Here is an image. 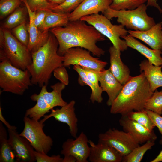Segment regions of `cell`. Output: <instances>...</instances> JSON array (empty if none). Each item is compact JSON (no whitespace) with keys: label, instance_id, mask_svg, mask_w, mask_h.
<instances>
[{"label":"cell","instance_id":"obj_17","mask_svg":"<svg viewBox=\"0 0 162 162\" xmlns=\"http://www.w3.org/2000/svg\"><path fill=\"white\" fill-rule=\"evenodd\" d=\"M110 0H84L78 7L70 14V21L80 20L85 16L102 13L110 7Z\"/></svg>","mask_w":162,"mask_h":162},{"label":"cell","instance_id":"obj_45","mask_svg":"<svg viewBox=\"0 0 162 162\" xmlns=\"http://www.w3.org/2000/svg\"><path fill=\"white\" fill-rule=\"evenodd\" d=\"M162 161V149L158 155L151 162H160Z\"/></svg>","mask_w":162,"mask_h":162},{"label":"cell","instance_id":"obj_14","mask_svg":"<svg viewBox=\"0 0 162 162\" xmlns=\"http://www.w3.org/2000/svg\"><path fill=\"white\" fill-rule=\"evenodd\" d=\"M90 148L88 159L91 162H121L123 157L115 149L105 143L95 144L89 140Z\"/></svg>","mask_w":162,"mask_h":162},{"label":"cell","instance_id":"obj_10","mask_svg":"<svg viewBox=\"0 0 162 162\" xmlns=\"http://www.w3.org/2000/svg\"><path fill=\"white\" fill-rule=\"evenodd\" d=\"M63 66L78 65L99 71L104 70L107 63L92 56L90 52L83 48L76 47L68 50L63 55Z\"/></svg>","mask_w":162,"mask_h":162},{"label":"cell","instance_id":"obj_27","mask_svg":"<svg viewBox=\"0 0 162 162\" xmlns=\"http://www.w3.org/2000/svg\"><path fill=\"white\" fill-rule=\"evenodd\" d=\"M69 14V13H56L48 9L43 31H49L50 28L66 26L70 21Z\"/></svg>","mask_w":162,"mask_h":162},{"label":"cell","instance_id":"obj_24","mask_svg":"<svg viewBox=\"0 0 162 162\" xmlns=\"http://www.w3.org/2000/svg\"><path fill=\"white\" fill-rule=\"evenodd\" d=\"M31 100L36 101V104L33 107L27 110L25 116H28L33 120L39 121L42 117L50 112L52 108L45 101L42 93H34L30 97Z\"/></svg>","mask_w":162,"mask_h":162},{"label":"cell","instance_id":"obj_21","mask_svg":"<svg viewBox=\"0 0 162 162\" xmlns=\"http://www.w3.org/2000/svg\"><path fill=\"white\" fill-rule=\"evenodd\" d=\"M121 38L125 40L128 47L138 51L153 65L162 66L161 50L151 49L129 34Z\"/></svg>","mask_w":162,"mask_h":162},{"label":"cell","instance_id":"obj_16","mask_svg":"<svg viewBox=\"0 0 162 162\" xmlns=\"http://www.w3.org/2000/svg\"><path fill=\"white\" fill-rule=\"evenodd\" d=\"M26 7L29 17V23L27 25L29 34L27 48L32 53L38 50L47 42L50 33L49 31H42L34 25V17L36 11H33L29 7L26 0H22Z\"/></svg>","mask_w":162,"mask_h":162},{"label":"cell","instance_id":"obj_8","mask_svg":"<svg viewBox=\"0 0 162 162\" xmlns=\"http://www.w3.org/2000/svg\"><path fill=\"white\" fill-rule=\"evenodd\" d=\"M23 121L24 128L20 135L29 142L35 151L47 154L52 148L53 141L44 131L43 124L25 116Z\"/></svg>","mask_w":162,"mask_h":162},{"label":"cell","instance_id":"obj_13","mask_svg":"<svg viewBox=\"0 0 162 162\" xmlns=\"http://www.w3.org/2000/svg\"><path fill=\"white\" fill-rule=\"evenodd\" d=\"M75 100H72L60 109H51V113L44 115L40 122L44 124L47 119L53 117L56 120L66 123L69 126L71 135L75 138H76L78 119L75 112Z\"/></svg>","mask_w":162,"mask_h":162},{"label":"cell","instance_id":"obj_22","mask_svg":"<svg viewBox=\"0 0 162 162\" xmlns=\"http://www.w3.org/2000/svg\"><path fill=\"white\" fill-rule=\"evenodd\" d=\"M139 66L140 72L144 73L152 92L162 87V66L154 65L147 59L142 61Z\"/></svg>","mask_w":162,"mask_h":162},{"label":"cell","instance_id":"obj_19","mask_svg":"<svg viewBox=\"0 0 162 162\" xmlns=\"http://www.w3.org/2000/svg\"><path fill=\"white\" fill-rule=\"evenodd\" d=\"M128 31L130 35L144 42L152 49L162 50V22L146 31L129 30Z\"/></svg>","mask_w":162,"mask_h":162},{"label":"cell","instance_id":"obj_2","mask_svg":"<svg viewBox=\"0 0 162 162\" xmlns=\"http://www.w3.org/2000/svg\"><path fill=\"white\" fill-rule=\"evenodd\" d=\"M58 43L55 36L50 34L46 43L31 53L32 62L27 69L31 75L33 85L42 87L47 86L52 74L56 68L63 66V56L58 52Z\"/></svg>","mask_w":162,"mask_h":162},{"label":"cell","instance_id":"obj_32","mask_svg":"<svg viewBox=\"0 0 162 162\" xmlns=\"http://www.w3.org/2000/svg\"><path fill=\"white\" fill-rule=\"evenodd\" d=\"M144 109L162 115V90H155L145 105Z\"/></svg>","mask_w":162,"mask_h":162},{"label":"cell","instance_id":"obj_36","mask_svg":"<svg viewBox=\"0 0 162 162\" xmlns=\"http://www.w3.org/2000/svg\"><path fill=\"white\" fill-rule=\"evenodd\" d=\"M30 9L33 11L44 9H50L58 5L49 2L47 0H26Z\"/></svg>","mask_w":162,"mask_h":162},{"label":"cell","instance_id":"obj_1","mask_svg":"<svg viewBox=\"0 0 162 162\" xmlns=\"http://www.w3.org/2000/svg\"><path fill=\"white\" fill-rule=\"evenodd\" d=\"M85 22L79 20L69 21L64 27L51 28L50 32L58 43V52L59 55L63 56L68 50L76 47L86 49L94 56L100 57L104 55L105 51L96 44L105 40V36Z\"/></svg>","mask_w":162,"mask_h":162},{"label":"cell","instance_id":"obj_4","mask_svg":"<svg viewBox=\"0 0 162 162\" xmlns=\"http://www.w3.org/2000/svg\"><path fill=\"white\" fill-rule=\"evenodd\" d=\"M0 60L7 59L14 66L23 70L32 63L31 53L9 29H0Z\"/></svg>","mask_w":162,"mask_h":162},{"label":"cell","instance_id":"obj_37","mask_svg":"<svg viewBox=\"0 0 162 162\" xmlns=\"http://www.w3.org/2000/svg\"><path fill=\"white\" fill-rule=\"evenodd\" d=\"M34 153L37 162H62L63 159L59 154L50 156L47 154L39 152L35 150Z\"/></svg>","mask_w":162,"mask_h":162},{"label":"cell","instance_id":"obj_29","mask_svg":"<svg viewBox=\"0 0 162 162\" xmlns=\"http://www.w3.org/2000/svg\"><path fill=\"white\" fill-rule=\"evenodd\" d=\"M155 144L154 142L148 141L141 146L134 148L130 153L123 157L122 162H140L148 150L151 149Z\"/></svg>","mask_w":162,"mask_h":162},{"label":"cell","instance_id":"obj_39","mask_svg":"<svg viewBox=\"0 0 162 162\" xmlns=\"http://www.w3.org/2000/svg\"><path fill=\"white\" fill-rule=\"evenodd\" d=\"M47 10H41L36 11L34 17V25L42 31Z\"/></svg>","mask_w":162,"mask_h":162},{"label":"cell","instance_id":"obj_31","mask_svg":"<svg viewBox=\"0 0 162 162\" xmlns=\"http://www.w3.org/2000/svg\"><path fill=\"white\" fill-rule=\"evenodd\" d=\"M110 7L116 10L134 9L145 4L147 0H110Z\"/></svg>","mask_w":162,"mask_h":162},{"label":"cell","instance_id":"obj_12","mask_svg":"<svg viewBox=\"0 0 162 162\" xmlns=\"http://www.w3.org/2000/svg\"><path fill=\"white\" fill-rule=\"evenodd\" d=\"M9 142L18 161L34 162L36 161L34 149L29 142L20 136L16 129H8Z\"/></svg>","mask_w":162,"mask_h":162},{"label":"cell","instance_id":"obj_23","mask_svg":"<svg viewBox=\"0 0 162 162\" xmlns=\"http://www.w3.org/2000/svg\"><path fill=\"white\" fill-rule=\"evenodd\" d=\"M66 85L60 82L56 83L51 86L52 91L48 92L46 86L44 85L41 87L40 92L42 93L45 102L52 108L57 106H63L68 103L65 101L62 97V92L65 87Z\"/></svg>","mask_w":162,"mask_h":162},{"label":"cell","instance_id":"obj_46","mask_svg":"<svg viewBox=\"0 0 162 162\" xmlns=\"http://www.w3.org/2000/svg\"><path fill=\"white\" fill-rule=\"evenodd\" d=\"M50 3L53 4L59 5L63 2L65 0H47Z\"/></svg>","mask_w":162,"mask_h":162},{"label":"cell","instance_id":"obj_18","mask_svg":"<svg viewBox=\"0 0 162 162\" xmlns=\"http://www.w3.org/2000/svg\"><path fill=\"white\" fill-rule=\"evenodd\" d=\"M98 74L100 87L108 96L106 104L111 106L121 91L123 85L114 76L110 68L102 71H98Z\"/></svg>","mask_w":162,"mask_h":162},{"label":"cell","instance_id":"obj_41","mask_svg":"<svg viewBox=\"0 0 162 162\" xmlns=\"http://www.w3.org/2000/svg\"><path fill=\"white\" fill-rule=\"evenodd\" d=\"M82 67L84 69L88 79L93 83L99 85L98 71L86 67Z\"/></svg>","mask_w":162,"mask_h":162},{"label":"cell","instance_id":"obj_5","mask_svg":"<svg viewBox=\"0 0 162 162\" xmlns=\"http://www.w3.org/2000/svg\"><path fill=\"white\" fill-rule=\"evenodd\" d=\"M0 61V87L2 92L23 95L33 85L29 71L16 67L7 59Z\"/></svg>","mask_w":162,"mask_h":162},{"label":"cell","instance_id":"obj_44","mask_svg":"<svg viewBox=\"0 0 162 162\" xmlns=\"http://www.w3.org/2000/svg\"><path fill=\"white\" fill-rule=\"evenodd\" d=\"M76 162V160L74 157L70 156H65L63 158L62 162Z\"/></svg>","mask_w":162,"mask_h":162},{"label":"cell","instance_id":"obj_6","mask_svg":"<svg viewBox=\"0 0 162 162\" xmlns=\"http://www.w3.org/2000/svg\"><path fill=\"white\" fill-rule=\"evenodd\" d=\"M147 7L144 4L134 9L118 11L109 7L102 14L110 20L117 18L118 23L130 30L144 31L156 24L153 18L147 14Z\"/></svg>","mask_w":162,"mask_h":162},{"label":"cell","instance_id":"obj_26","mask_svg":"<svg viewBox=\"0 0 162 162\" xmlns=\"http://www.w3.org/2000/svg\"><path fill=\"white\" fill-rule=\"evenodd\" d=\"M15 155L7 139L6 130L0 122V162H17Z\"/></svg>","mask_w":162,"mask_h":162},{"label":"cell","instance_id":"obj_43","mask_svg":"<svg viewBox=\"0 0 162 162\" xmlns=\"http://www.w3.org/2000/svg\"><path fill=\"white\" fill-rule=\"evenodd\" d=\"M146 5L147 6L154 7L158 10L160 13H162V9L157 3L156 0H147Z\"/></svg>","mask_w":162,"mask_h":162},{"label":"cell","instance_id":"obj_3","mask_svg":"<svg viewBox=\"0 0 162 162\" xmlns=\"http://www.w3.org/2000/svg\"><path fill=\"white\" fill-rule=\"evenodd\" d=\"M131 76L110 106V112L126 115L133 111L145 109L146 102L153 93L144 73Z\"/></svg>","mask_w":162,"mask_h":162},{"label":"cell","instance_id":"obj_35","mask_svg":"<svg viewBox=\"0 0 162 162\" xmlns=\"http://www.w3.org/2000/svg\"><path fill=\"white\" fill-rule=\"evenodd\" d=\"M12 32L14 36L27 47L29 41V34L26 22L12 29Z\"/></svg>","mask_w":162,"mask_h":162},{"label":"cell","instance_id":"obj_20","mask_svg":"<svg viewBox=\"0 0 162 162\" xmlns=\"http://www.w3.org/2000/svg\"><path fill=\"white\" fill-rule=\"evenodd\" d=\"M109 51L110 64V68L115 77L123 85L131 76L130 75V70L122 61L121 51L113 46L110 47Z\"/></svg>","mask_w":162,"mask_h":162},{"label":"cell","instance_id":"obj_30","mask_svg":"<svg viewBox=\"0 0 162 162\" xmlns=\"http://www.w3.org/2000/svg\"><path fill=\"white\" fill-rule=\"evenodd\" d=\"M126 115L129 118L135 121L150 130H154V128L155 127L145 109L132 111Z\"/></svg>","mask_w":162,"mask_h":162},{"label":"cell","instance_id":"obj_33","mask_svg":"<svg viewBox=\"0 0 162 162\" xmlns=\"http://www.w3.org/2000/svg\"><path fill=\"white\" fill-rule=\"evenodd\" d=\"M22 1V0H0V19H3L13 13L19 7Z\"/></svg>","mask_w":162,"mask_h":162},{"label":"cell","instance_id":"obj_7","mask_svg":"<svg viewBox=\"0 0 162 162\" xmlns=\"http://www.w3.org/2000/svg\"><path fill=\"white\" fill-rule=\"evenodd\" d=\"M93 26L97 31L111 42L117 49L121 51L126 50L128 46L125 40L120 38L128 35V31L121 24L113 25L110 20L99 13L85 16L80 19Z\"/></svg>","mask_w":162,"mask_h":162},{"label":"cell","instance_id":"obj_42","mask_svg":"<svg viewBox=\"0 0 162 162\" xmlns=\"http://www.w3.org/2000/svg\"><path fill=\"white\" fill-rule=\"evenodd\" d=\"M0 120L4 124L8 129H14L17 128L16 127L10 125V124L5 120L2 114V108L1 106H0Z\"/></svg>","mask_w":162,"mask_h":162},{"label":"cell","instance_id":"obj_11","mask_svg":"<svg viewBox=\"0 0 162 162\" xmlns=\"http://www.w3.org/2000/svg\"><path fill=\"white\" fill-rule=\"evenodd\" d=\"M89 141L86 134L82 132L75 139H68L63 142L61 154L64 156L74 157L76 162H88L90 152Z\"/></svg>","mask_w":162,"mask_h":162},{"label":"cell","instance_id":"obj_15","mask_svg":"<svg viewBox=\"0 0 162 162\" xmlns=\"http://www.w3.org/2000/svg\"><path fill=\"white\" fill-rule=\"evenodd\" d=\"M119 122L123 130L129 133L140 144L154 142L157 138L154 130L148 129L126 115L122 116Z\"/></svg>","mask_w":162,"mask_h":162},{"label":"cell","instance_id":"obj_38","mask_svg":"<svg viewBox=\"0 0 162 162\" xmlns=\"http://www.w3.org/2000/svg\"><path fill=\"white\" fill-rule=\"evenodd\" d=\"M54 76L61 82L66 86L69 83V78L68 73L65 67L62 66L55 69L53 72Z\"/></svg>","mask_w":162,"mask_h":162},{"label":"cell","instance_id":"obj_34","mask_svg":"<svg viewBox=\"0 0 162 162\" xmlns=\"http://www.w3.org/2000/svg\"><path fill=\"white\" fill-rule=\"evenodd\" d=\"M84 0H65L62 4L51 9L58 13H69L74 11Z\"/></svg>","mask_w":162,"mask_h":162},{"label":"cell","instance_id":"obj_25","mask_svg":"<svg viewBox=\"0 0 162 162\" xmlns=\"http://www.w3.org/2000/svg\"><path fill=\"white\" fill-rule=\"evenodd\" d=\"M73 69L79 75L78 82L81 86L86 85L89 86L92 90L90 99L92 103L95 102L101 103L103 100L102 94L103 91L99 85L92 82L87 78L83 68L78 65H74Z\"/></svg>","mask_w":162,"mask_h":162},{"label":"cell","instance_id":"obj_28","mask_svg":"<svg viewBox=\"0 0 162 162\" xmlns=\"http://www.w3.org/2000/svg\"><path fill=\"white\" fill-rule=\"evenodd\" d=\"M27 13L28 11L26 7H19L6 20L3 24V28L9 30L26 22Z\"/></svg>","mask_w":162,"mask_h":162},{"label":"cell","instance_id":"obj_9","mask_svg":"<svg viewBox=\"0 0 162 162\" xmlns=\"http://www.w3.org/2000/svg\"><path fill=\"white\" fill-rule=\"evenodd\" d=\"M112 147L124 157L140 146L129 133L115 128H110L98 135V141Z\"/></svg>","mask_w":162,"mask_h":162},{"label":"cell","instance_id":"obj_40","mask_svg":"<svg viewBox=\"0 0 162 162\" xmlns=\"http://www.w3.org/2000/svg\"><path fill=\"white\" fill-rule=\"evenodd\" d=\"M146 112L154 124L157 127L161 135L160 143L162 145V116L151 111L145 110Z\"/></svg>","mask_w":162,"mask_h":162}]
</instances>
